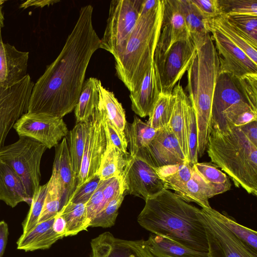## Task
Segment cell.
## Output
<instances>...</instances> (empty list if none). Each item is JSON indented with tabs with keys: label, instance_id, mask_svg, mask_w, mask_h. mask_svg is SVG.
Returning <instances> with one entry per match:
<instances>
[{
	"label": "cell",
	"instance_id": "44",
	"mask_svg": "<svg viewBox=\"0 0 257 257\" xmlns=\"http://www.w3.org/2000/svg\"><path fill=\"white\" fill-rule=\"evenodd\" d=\"M231 77L244 99L257 111V73L247 74L239 77Z\"/></svg>",
	"mask_w": 257,
	"mask_h": 257
},
{
	"label": "cell",
	"instance_id": "17",
	"mask_svg": "<svg viewBox=\"0 0 257 257\" xmlns=\"http://www.w3.org/2000/svg\"><path fill=\"white\" fill-rule=\"evenodd\" d=\"M90 257H156L150 251L146 241L125 240L105 232L90 242Z\"/></svg>",
	"mask_w": 257,
	"mask_h": 257
},
{
	"label": "cell",
	"instance_id": "39",
	"mask_svg": "<svg viewBox=\"0 0 257 257\" xmlns=\"http://www.w3.org/2000/svg\"><path fill=\"white\" fill-rule=\"evenodd\" d=\"M184 111L188 150L187 161L193 165L198 162L197 129L194 112L188 96L185 99Z\"/></svg>",
	"mask_w": 257,
	"mask_h": 257
},
{
	"label": "cell",
	"instance_id": "3",
	"mask_svg": "<svg viewBox=\"0 0 257 257\" xmlns=\"http://www.w3.org/2000/svg\"><path fill=\"white\" fill-rule=\"evenodd\" d=\"M220 72V62L210 33L187 71L188 96L193 109L197 129V152L206 151L212 130L211 107L215 87Z\"/></svg>",
	"mask_w": 257,
	"mask_h": 257
},
{
	"label": "cell",
	"instance_id": "34",
	"mask_svg": "<svg viewBox=\"0 0 257 257\" xmlns=\"http://www.w3.org/2000/svg\"><path fill=\"white\" fill-rule=\"evenodd\" d=\"M98 88L107 117L121 135L126 137L124 131L127 121L125 111L121 104L112 92L109 91L102 85L100 80Z\"/></svg>",
	"mask_w": 257,
	"mask_h": 257
},
{
	"label": "cell",
	"instance_id": "43",
	"mask_svg": "<svg viewBox=\"0 0 257 257\" xmlns=\"http://www.w3.org/2000/svg\"><path fill=\"white\" fill-rule=\"evenodd\" d=\"M125 195L122 193L110 201L90 222L89 226L106 228L113 226Z\"/></svg>",
	"mask_w": 257,
	"mask_h": 257
},
{
	"label": "cell",
	"instance_id": "14",
	"mask_svg": "<svg viewBox=\"0 0 257 257\" xmlns=\"http://www.w3.org/2000/svg\"><path fill=\"white\" fill-rule=\"evenodd\" d=\"M121 176L125 195L140 197L145 201L166 189L165 183L153 167L130 154Z\"/></svg>",
	"mask_w": 257,
	"mask_h": 257
},
{
	"label": "cell",
	"instance_id": "45",
	"mask_svg": "<svg viewBox=\"0 0 257 257\" xmlns=\"http://www.w3.org/2000/svg\"><path fill=\"white\" fill-rule=\"evenodd\" d=\"M221 15L257 16V0H218Z\"/></svg>",
	"mask_w": 257,
	"mask_h": 257
},
{
	"label": "cell",
	"instance_id": "40",
	"mask_svg": "<svg viewBox=\"0 0 257 257\" xmlns=\"http://www.w3.org/2000/svg\"><path fill=\"white\" fill-rule=\"evenodd\" d=\"M174 101L173 94L161 93L146 122L156 130L167 127L173 112Z\"/></svg>",
	"mask_w": 257,
	"mask_h": 257
},
{
	"label": "cell",
	"instance_id": "12",
	"mask_svg": "<svg viewBox=\"0 0 257 257\" xmlns=\"http://www.w3.org/2000/svg\"><path fill=\"white\" fill-rule=\"evenodd\" d=\"M207 238L208 257H257V252L235 237L204 208L197 213Z\"/></svg>",
	"mask_w": 257,
	"mask_h": 257
},
{
	"label": "cell",
	"instance_id": "53",
	"mask_svg": "<svg viewBox=\"0 0 257 257\" xmlns=\"http://www.w3.org/2000/svg\"><path fill=\"white\" fill-rule=\"evenodd\" d=\"M59 2V1L55 0H29L22 3L20 6V8L24 9L30 7L42 8Z\"/></svg>",
	"mask_w": 257,
	"mask_h": 257
},
{
	"label": "cell",
	"instance_id": "46",
	"mask_svg": "<svg viewBox=\"0 0 257 257\" xmlns=\"http://www.w3.org/2000/svg\"><path fill=\"white\" fill-rule=\"evenodd\" d=\"M101 181L96 174L89 181L76 188L68 200L74 203L85 204L97 190Z\"/></svg>",
	"mask_w": 257,
	"mask_h": 257
},
{
	"label": "cell",
	"instance_id": "10",
	"mask_svg": "<svg viewBox=\"0 0 257 257\" xmlns=\"http://www.w3.org/2000/svg\"><path fill=\"white\" fill-rule=\"evenodd\" d=\"M196 53L191 40L174 43L165 53L154 54V62L159 73L161 93L170 95L177 82L188 69Z\"/></svg>",
	"mask_w": 257,
	"mask_h": 257
},
{
	"label": "cell",
	"instance_id": "23",
	"mask_svg": "<svg viewBox=\"0 0 257 257\" xmlns=\"http://www.w3.org/2000/svg\"><path fill=\"white\" fill-rule=\"evenodd\" d=\"M55 217L38 223L30 232L21 235L17 241V249L26 252L47 249L58 240L62 238L53 229Z\"/></svg>",
	"mask_w": 257,
	"mask_h": 257
},
{
	"label": "cell",
	"instance_id": "33",
	"mask_svg": "<svg viewBox=\"0 0 257 257\" xmlns=\"http://www.w3.org/2000/svg\"><path fill=\"white\" fill-rule=\"evenodd\" d=\"M59 212L66 222L65 237L75 235L89 226L84 203H74L68 200Z\"/></svg>",
	"mask_w": 257,
	"mask_h": 257
},
{
	"label": "cell",
	"instance_id": "52",
	"mask_svg": "<svg viewBox=\"0 0 257 257\" xmlns=\"http://www.w3.org/2000/svg\"><path fill=\"white\" fill-rule=\"evenodd\" d=\"M9 227L4 220L0 221V257H3L7 246L8 236Z\"/></svg>",
	"mask_w": 257,
	"mask_h": 257
},
{
	"label": "cell",
	"instance_id": "48",
	"mask_svg": "<svg viewBox=\"0 0 257 257\" xmlns=\"http://www.w3.org/2000/svg\"><path fill=\"white\" fill-rule=\"evenodd\" d=\"M199 14L205 20L221 15L218 0H190Z\"/></svg>",
	"mask_w": 257,
	"mask_h": 257
},
{
	"label": "cell",
	"instance_id": "31",
	"mask_svg": "<svg viewBox=\"0 0 257 257\" xmlns=\"http://www.w3.org/2000/svg\"><path fill=\"white\" fill-rule=\"evenodd\" d=\"M157 130L136 115L130 124L126 122L125 135L130 154L134 156L138 151L147 147L154 138Z\"/></svg>",
	"mask_w": 257,
	"mask_h": 257
},
{
	"label": "cell",
	"instance_id": "16",
	"mask_svg": "<svg viewBox=\"0 0 257 257\" xmlns=\"http://www.w3.org/2000/svg\"><path fill=\"white\" fill-rule=\"evenodd\" d=\"M216 50L220 70L232 77L257 73V64L235 44L218 31L208 29Z\"/></svg>",
	"mask_w": 257,
	"mask_h": 257
},
{
	"label": "cell",
	"instance_id": "1",
	"mask_svg": "<svg viewBox=\"0 0 257 257\" xmlns=\"http://www.w3.org/2000/svg\"><path fill=\"white\" fill-rule=\"evenodd\" d=\"M93 11L90 5L80 9L60 54L34 84L27 112L63 118L75 108L90 59L100 47Z\"/></svg>",
	"mask_w": 257,
	"mask_h": 257
},
{
	"label": "cell",
	"instance_id": "20",
	"mask_svg": "<svg viewBox=\"0 0 257 257\" xmlns=\"http://www.w3.org/2000/svg\"><path fill=\"white\" fill-rule=\"evenodd\" d=\"M161 94L159 73L153 62L138 89L130 92L132 109L141 117L149 116Z\"/></svg>",
	"mask_w": 257,
	"mask_h": 257
},
{
	"label": "cell",
	"instance_id": "15",
	"mask_svg": "<svg viewBox=\"0 0 257 257\" xmlns=\"http://www.w3.org/2000/svg\"><path fill=\"white\" fill-rule=\"evenodd\" d=\"M134 156L153 168L187 162L177 139L168 126L157 130L149 144Z\"/></svg>",
	"mask_w": 257,
	"mask_h": 257
},
{
	"label": "cell",
	"instance_id": "6",
	"mask_svg": "<svg viewBox=\"0 0 257 257\" xmlns=\"http://www.w3.org/2000/svg\"><path fill=\"white\" fill-rule=\"evenodd\" d=\"M252 110L257 111L244 99L231 76L220 70L212 103V129L225 132L231 125L240 126Z\"/></svg>",
	"mask_w": 257,
	"mask_h": 257
},
{
	"label": "cell",
	"instance_id": "27",
	"mask_svg": "<svg viewBox=\"0 0 257 257\" xmlns=\"http://www.w3.org/2000/svg\"><path fill=\"white\" fill-rule=\"evenodd\" d=\"M99 81L90 77L84 81L74 108L76 122L88 120L98 107L100 99Z\"/></svg>",
	"mask_w": 257,
	"mask_h": 257
},
{
	"label": "cell",
	"instance_id": "55",
	"mask_svg": "<svg viewBox=\"0 0 257 257\" xmlns=\"http://www.w3.org/2000/svg\"><path fill=\"white\" fill-rule=\"evenodd\" d=\"M159 1L143 0L141 8L140 16L146 14L154 9L158 4Z\"/></svg>",
	"mask_w": 257,
	"mask_h": 257
},
{
	"label": "cell",
	"instance_id": "47",
	"mask_svg": "<svg viewBox=\"0 0 257 257\" xmlns=\"http://www.w3.org/2000/svg\"><path fill=\"white\" fill-rule=\"evenodd\" d=\"M107 180H101L97 190L85 203L87 217L90 222L101 210L103 201L102 191Z\"/></svg>",
	"mask_w": 257,
	"mask_h": 257
},
{
	"label": "cell",
	"instance_id": "49",
	"mask_svg": "<svg viewBox=\"0 0 257 257\" xmlns=\"http://www.w3.org/2000/svg\"><path fill=\"white\" fill-rule=\"evenodd\" d=\"M102 193L103 201L101 210L114 198L122 193L125 194L122 176L115 177L108 179L107 182L103 190Z\"/></svg>",
	"mask_w": 257,
	"mask_h": 257
},
{
	"label": "cell",
	"instance_id": "25",
	"mask_svg": "<svg viewBox=\"0 0 257 257\" xmlns=\"http://www.w3.org/2000/svg\"><path fill=\"white\" fill-rule=\"evenodd\" d=\"M205 26L207 30L208 29H213L219 32L257 64L256 49L252 46L242 33L227 21L224 15L206 20Z\"/></svg>",
	"mask_w": 257,
	"mask_h": 257
},
{
	"label": "cell",
	"instance_id": "2",
	"mask_svg": "<svg viewBox=\"0 0 257 257\" xmlns=\"http://www.w3.org/2000/svg\"><path fill=\"white\" fill-rule=\"evenodd\" d=\"M199 210L165 189L145 200L138 222L153 234L168 237L189 248L208 252L205 229L197 215Z\"/></svg>",
	"mask_w": 257,
	"mask_h": 257
},
{
	"label": "cell",
	"instance_id": "4",
	"mask_svg": "<svg viewBox=\"0 0 257 257\" xmlns=\"http://www.w3.org/2000/svg\"><path fill=\"white\" fill-rule=\"evenodd\" d=\"M164 1L139 16L124 46L114 57L118 78L130 92L139 87L154 62L163 18Z\"/></svg>",
	"mask_w": 257,
	"mask_h": 257
},
{
	"label": "cell",
	"instance_id": "18",
	"mask_svg": "<svg viewBox=\"0 0 257 257\" xmlns=\"http://www.w3.org/2000/svg\"><path fill=\"white\" fill-rule=\"evenodd\" d=\"M160 34L154 54H162L175 43L190 39L178 0H163Z\"/></svg>",
	"mask_w": 257,
	"mask_h": 257
},
{
	"label": "cell",
	"instance_id": "5",
	"mask_svg": "<svg viewBox=\"0 0 257 257\" xmlns=\"http://www.w3.org/2000/svg\"><path fill=\"white\" fill-rule=\"evenodd\" d=\"M208 157L225 172L236 187L257 195V146L239 126L231 125L225 132L212 129L207 148Z\"/></svg>",
	"mask_w": 257,
	"mask_h": 257
},
{
	"label": "cell",
	"instance_id": "21",
	"mask_svg": "<svg viewBox=\"0 0 257 257\" xmlns=\"http://www.w3.org/2000/svg\"><path fill=\"white\" fill-rule=\"evenodd\" d=\"M55 148L52 172L55 173L60 186L62 207L75 190L77 178L72 168L67 138L64 137Z\"/></svg>",
	"mask_w": 257,
	"mask_h": 257
},
{
	"label": "cell",
	"instance_id": "38",
	"mask_svg": "<svg viewBox=\"0 0 257 257\" xmlns=\"http://www.w3.org/2000/svg\"><path fill=\"white\" fill-rule=\"evenodd\" d=\"M62 194L57 177L52 172L38 223L55 216L62 207Z\"/></svg>",
	"mask_w": 257,
	"mask_h": 257
},
{
	"label": "cell",
	"instance_id": "32",
	"mask_svg": "<svg viewBox=\"0 0 257 257\" xmlns=\"http://www.w3.org/2000/svg\"><path fill=\"white\" fill-rule=\"evenodd\" d=\"M130 153L126 154L117 149L107 138L105 152L97 174L101 180L121 176Z\"/></svg>",
	"mask_w": 257,
	"mask_h": 257
},
{
	"label": "cell",
	"instance_id": "19",
	"mask_svg": "<svg viewBox=\"0 0 257 257\" xmlns=\"http://www.w3.org/2000/svg\"><path fill=\"white\" fill-rule=\"evenodd\" d=\"M4 26V22L0 24V86L9 88L28 74L29 53L20 51L3 42L2 30Z\"/></svg>",
	"mask_w": 257,
	"mask_h": 257
},
{
	"label": "cell",
	"instance_id": "28",
	"mask_svg": "<svg viewBox=\"0 0 257 257\" xmlns=\"http://www.w3.org/2000/svg\"><path fill=\"white\" fill-rule=\"evenodd\" d=\"M178 1L190 39L197 48L204 43L210 33L205 26L206 20L197 11L190 0Z\"/></svg>",
	"mask_w": 257,
	"mask_h": 257
},
{
	"label": "cell",
	"instance_id": "7",
	"mask_svg": "<svg viewBox=\"0 0 257 257\" xmlns=\"http://www.w3.org/2000/svg\"><path fill=\"white\" fill-rule=\"evenodd\" d=\"M47 149L35 140L20 136L17 141L0 150V160L19 176L31 200L40 186L41 161Z\"/></svg>",
	"mask_w": 257,
	"mask_h": 257
},
{
	"label": "cell",
	"instance_id": "50",
	"mask_svg": "<svg viewBox=\"0 0 257 257\" xmlns=\"http://www.w3.org/2000/svg\"><path fill=\"white\" fill-rule=\"evenodd\" d=\"M104 126L108 140L117 149L124 154H128L127 151V142L126 137L121 135L108 119L106 113H105L104 118Z\"/></svg>",
	"mask_w": 257,
	"mask_h": 257
},
{
	"label": "cell",
	"instance_id": "22",
	"mask_svg": "<svg viewBox=\"0 0 257 257\" xmlns=\"http://www.w3.org/2000/svg\"><path fill=\"white\" fill-rule=\"evenodd\" d=\"M0 201L12 208L23 202L30 205L32 201L19 176L11 167L1 160Z\"/></svg>",
	"mask_w": 257,
	"mask_h": 257
},
{
	"label": "cell",
	"instance_id": "8",
	"mask_svg": "<svg viewBox=\"0 0 257 257\" xmlns=\"http://www.w3.org/2000/svg\"><path fill=\"white\" fill-rule=\"evenodd\" d=\"M143 0H113L99 48L114 56L122 50L139 18Z\"/></svg>",
	"mask_w": 257,
	"mask_h": 257
},
{
	"label": "cell",
	"instance_id": "41",
	"mask_svg": "<svg viewBox=\"0 0 257 257\" xmlns=\"http://www.w3.org/2000/svg\"><path fill=\"white\" fill-rule=\"evenodd\" d=\"M227 21L257 47V16L251 15H229L225 16Z\"/></svg>",
	"mask_w": 257,
	"mask_h": 257
},
{
	"label": "cell",
	"instance_id": "24",
	"mask_svg": "<svg viewBox=\"0 0 257 257\" xmlns=\"http://www.w3.org/2000/svg\"><path fill=\"white\" fill-rule=\"evenodd\" d=\"M146 241L156 257H208L207 252L189 248L164 236L152 233Z\"/></svg>",
	"mask_w": 257,
	"mask_h": 257
},
{
	"label": "cell",
	"instance_id": "13",
	"mask_svg": "<svg viewBox=\"0 0 257 257\" xmlns=\"http://www.w3.org/2000/svg\"><path fill=\"white\" fill-rule=\"evenodd\" d=\"M13 127L19 137L35 140L49 149L55 147L68 134L63 118L41 113H26L17 121Z\"/></svg>",
	"mask_w": 257,
	"mask_h": 257
},
{
	"label": "cell",
	"instance_id": "37",
	"mask_svg": "<svg viewBox=\"0 0 257 257\" xmlns=\"http://www.w3.org/2000/svg\"><path fill=\"white\" fill-rule=\"evenodd\" d=\"M86 131L87 121L76 122L68 132V139L67 138L72 168L77 178L81 167Z\"/></svg>",
	"mask_w": 257,
	"mask_h": 257
},
{
	"label": "cell",
	"instance_id": "29",
	"mask_svg": "<svg viewBox=\"0 0 257 257\" xmlns=\"http://www.w3.org/2000/svg\"><path fill=\"white\" fill-rule=\"evenodd\" d=\"M175 193L188 203L195 202L202 208L207 209L211 208L209 199L215 196L207 183L193 168L191 177L184 188Z\"/></svg>",
	"mask_w": 257,
	"mask_h": 257
},
{
	"label": "cell",
	"instance_id": "54",
	"mask_svg": "<svg viewBox=\"0 0 257 257\" xmlns=\"http://www.w3.org/2000/svg\"><path fill=\"white\" fill-rule=\"evenodd\" d=\"M53 230L63 238L65 237L66 231V222L62 215L58 213L55 216L53 224Z\"/></svg>",
	"mask_w": 257,
	"mask_h": 257
},
{
	"label": "cell",
	"instance_id": "36",
	"mask_svg": "<svg viewBox=\"0 0 257 257\" xmlns=\"http://www.w3.org/2000/svg\"><path fill=\"white\" fill-rule=\"evenodd\" d=\"M194 170L207 183L215 196L230 189L229 177L218 168L208 163H197L192 165Z\"/></svg>",
	"mask_w": 257,
	"mask_h": 257
},
{
	"label": "cell",
	"instance_id": "51",
	"mask_svg": "<svg viewBox=\"0 0 257 257\" xmlns=\"http://www.w3.org/2000/svg\"><path fill=\"white\" fill-rule=\"evenodd\" d=\"M249 141L257 146V121H253L239 126Z\"/></svg>",
	"mask_w": 257,
	"mask_h": 257
},
{
	"label": "cell",
	"instance_id": "30",
	"mask_svg": "<svg viewBox=\"0 0 257 257\" xmlns=\"http://www.w3.org/2000/svg\"><path fill=\"white\" fill-rule=\"evenodd\" d=\"M154 169L165 183L166 189L173 190L174 193L184 188L192 174V165L188 162Z\"/></svg>",
	"mask_w": 257,
	"mask_h": 257
},
{
	"label": "cell",
	"instance_id": "26",
	"mask_svg": "<svg viewBox=\"0 0 257 257\" xmlns=\"http://www.w3.org/2000/svg\"><path fill=\"white\" fill-rule=\"evenodd\" d=\"M172 94L175 101L168 127L177 139L185 159L188 162L184 111V101L187 95L179 82L174 87Z\"/></svg>",
	"mask_w": 257,
	"mask_h": 257
},
{
	"label": "cell",
	"instance_id": "35",
	"mask_svg": "<svg viewBox=\"0 0 257 257\" xmlns=\"http://www.w3.org/2000/svg\"><path fill=\"white\" fill-rule=\"evenodd\" d=\"M213 218L224 226L235 237L257 252V233L238 223L233 218L210 208H204Z\"/></svg>",
	"mask_w": 257,
	"mask_h": 257
},
{
	"label": "cell",
	"instance_id": "9",
	"mask_svg": "<svg viewBox=\"0 0 257 257\" xmlns=\"http://www.w3.org/2000/svg\"><path fill=\"white\" fill-rule=\"evenodd\" d=\"M105 113L100 97L98 107L87 120L84 152L76 188L91 180L98 171L107 145L104 126Z\"/></svg>",
	"mask_w": 257,
	"mask_h": 257
},
{
	"label": "cell",
	"instance_id": "42",
	"mask_svg": "<svg viewBox=\"0 0 257 257\" xmlns=\"http://www.w3.org/2000/svg\"><path fill=\"white\" fill-rule=\"evenodd\" d=\"M47 183L40 185L34 195L30 208L27 215L22 223L23 233L25 235L32 230L38 223L47 192Z\"/></svg>",
	"mask_w": 257,
	"mask_h": 257
},
{
	"label": "cell",
	"instance_id": "11",
	"mask_svg": "<svg viewBox=\"0 0 257 257\" xmlns=\"http://www.w3.org/2000/svg\"><path fill=\"white\" fill-rule=\"evenodd\" d=\"M4 21V13L0 10V24ZM34 84L28 74L12 87L0 86V146L5 144L8 133L17 121L28 112Z\"/></svg>",
	"mask_w": 257,
	"mask_h": 257
}]
</instances>
